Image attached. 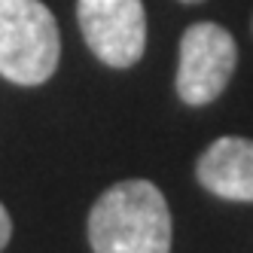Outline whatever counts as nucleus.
Wrapping results in <instances>:
<instances>
[{
	"label": "nucleus",
	"mask_w": 253,
	"mask_h": 253,
	"mask_svg": "<svg viewBox=\"0 0 253 253\" xmlns=\"http://www.w3.org/2000/svg\"><path fill=\"white\" fill-rule=\"evenodd\" d=\"M92 253H171V211L150 180L110 186L88 213Z\"/></svg>",
	"instance_id": "1"
},
{
	"label": "nucleus",
	"mask_w": 253,
	"mask_h": 253,
	"mask_svg": "<svg viewBox=\"0 0 253 253\" xmlns=\"http://www.w3.org/2000/svg\"><path fill=\"white\" fill-rule=\"evenodd\" d=\"M61 34L40 0H0V77L15 85H43L58 67Z\"/></svg>",
	"instance_id": "2"
},
{
	"label": "nucleus",
	"mask_w": 253,
	"mask_h": 253,
	"mask_svg": "<svg viewBox=\"0 0 253 253\" xmlns=\"http://www.w3.org/2000/svg\"><path fill=\"white\" fill-rule=\"evenodd\" d=\"M238 46L235 37L216 22H195L183 31L177 64V95L189 107H205L223 95L229 85Z\"/></svg>",
	"instance_id": "3"
},
{
	"label": "nucleus",
	"mask_w": 253,
	"mask_h": 253,
	"mask_svg": "<svg viewBox=\"0 0 253 253\" xmlns=\"http://www.w3.org/2000/svg\"><path fill=\"white\" fill-rule=\"evenodd\" d=\"M80 31L107 67H131L147 49V12L140 0H77Z\"/></svg>",
	"instance_id": "4"
},
{
	"label": "nucleus",
	"mask_w": 253,
	"mask_h": 253,
	"mask_svg": "<svg viewBox=\"0 0 253 253\" xmlns=\"http://www.w3.org/2000/svg\"><path fill=\"white\" fill-rule=\"evenodd\" d=\"M195 177L208 192L229 202H253V140L216 137L198 156Z\"/></svg>",
	"instance_id": "5"
},
{
	"label": "nucleus",
	"mask_w": 253,
	"mask_h": 253,
	"mask_svg": "<svg viewBox=\"0 0 253 253\" xmlns=\"http://www.w3.org/2000/svg\"><path fill=\"white\" fill-rule=\"evenodd\" d=\"M9 238H12V220H9L6 208L0 205V250H3V247L9 244Z\"/></svg>",
	"instance_id": "6"
},
{
	"label": "nucleus",
	"mask_w": 253,
	"mask_h": 253,
	"mask_svg": "<svg viewBox=\"0 0 253 253\" xmlns=\"http://www.w3.org/2000/svg\"><path fill=\"white\" fill-rule=\"evenodd\" d=\"M183 3H202V0H183Z\"/></svg>",
	"instance_id": "7"
}]
</instances>
